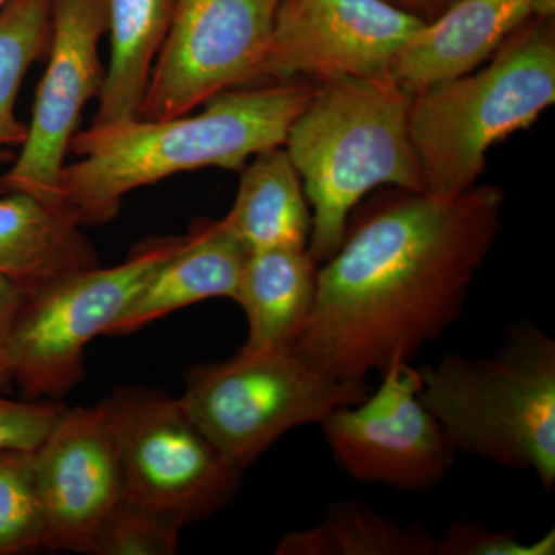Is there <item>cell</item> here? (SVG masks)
Returning a JSON list of instances; mask_svg holds the SVG:
<instances>
[{"instance_id": "44dd1931", "label": "cell", "mask_w": 555, "mask_h": 555, "mask_svg": "<svg viewBox=\"0 0 555 555\" xmlns=\"http://www.w3.org/2000/svg\"><path fill=\"white\" fill-rule=\"evenodd\" d=\"M53 0H10L0 10V160L24 144L16 101L28 69L50 42Z\"/></svg>"}, {"instance_id": "e0dca14e", "label": "cell", "mask_w": 555, "mask_h": 555, "mask_svg": "<svg viewBox=\"0 0 555 555\" xmlns=\"http://www.w3.org/2000/svg\"><path fill=\"white\" fill-rule=\"evenodd\" d=\"M317 278L318 264L308 248L248 254L233 297L248 327L240 352L294 347L312 313Z\"/></svg>"}, {"instance_id": "7a4b0ae2", "label": "cell", "mask_w": 555, "mask_h": 555, "mask_svg": "<svg viewBox=\"0 0 555 555\" xmlns=\"http://www.w3.org/2000/svg\"><path fill=\"white\" fill-rule=\"evenodd\" d=\"M315 91L317 82L309 80H276L222 91L198 115L79 131L69 150L80 159L62 170V207L80 225L104 224L133 190L181 171L241 170L258 153L283 147Z\"/></svg>"}, {"instance_id": "52a82bcc", "label": "cell", "mask_w": 555, "mask_h": 555, "mask_svg": "<svg viewBox=\"0 0 555 555\" xmlns=\"http://www.w3.org/2000/svg\"><path fill=\"white\" fill-rule=\"evenodd\" d=\"M184 236L145 241L122 264L82 270L25 297L11 335L7 372L22 396L61 400L83 378V350L120 313Z\"/></svg>"}, {"instance_id": "d6986e66", "label": "cell", "mask_w": 555, "mask_h": 555, "mask_svg": "<svg viewBox=\"0 0 555 555\" xmlns=\"http://www.w3.org/2000/svg\"><path fill=\"white\" fill-rule=\"evenodd\" d=\"M175 5L177 0H108L109 62L93 126H118L139 118Z\"/></svg>"}, {"instance_id": "6da1fadb", "label": "cell", "mask_w": 555, "mask_h": 555, "mask_svg": "<svg viewBox=\"0 0 555 555\" xmlns=\"http://www.w3.org/2000/svg\"><path fill=\"white\" fill-rule=\"evenodd\" d=\"M503 207L495 185L452 198L397 189L372 203L318 268L315 302L295 352L363 389L393 360H414L463 315L502 230Z\"/></svg>"}, {"instance_id": "ac0fdd59", "label": "cell", "mask_w": 555, "mask_h": 555, "mask_svg": "<svg viewBox=\"0 0 555 555\" xmlns=\"http://www.w3.org/2000/svg\"><path fill=\"white\" fill-rule=\"evenodd\" d=\"M235 203L219 219L248 251L308 248L312 214L286 150L273 147L243 167Z\"/></svg>"}, {"instance_id": "ba28073f", "label": "cell", "mask_w": 555, "mask_h": 555, "mask_svg": "<svg viewBox=\"0 0 555 555\" xmlns=\"http://www.w3.org/2000/svg\"><path fill=\"white\" fill-rule=\"evenodd\" d=\"M104 404L127 496L185 526L214 516L238 494L244 470L208 440L181 398L122 387Z\"/></svg>"}, {"instance_id": "5b68a950", "label": "cell", "mask_w": 555, "mask_h": 555, "mask_svg": "<svg viewBox=\"0 0 555 555\" xmlns=\"http://www.w3.org/2000/svg\"><path fill=\"white\" fill-rule=\"evenodd\" d=\"M554 101L555 16H534L483 68L415 94L409 131L426 193L452 198L476 188L489 150L531 127Z\"/></svg>"}, {"instance_id": "603a6c76", "label": "cell", "mask_w": 555, "mask_h": 555, "mask_svg": "<svg viewBox=\"0 0 555 555\" xmlns=\"http://www.w3.org/2000/svg\"><path fill=\"white\" fill-rule=\"evenodd\" d=\"M181 529L169 514L126 495L98 532L90 554H178Z\"/></svg>"}, {"instance_id": "9a60e30c", "label": "cell", "mask_w": 555, "mask_h": 555, "mask_svg": "<svg viewBox=\"0 0 555 555\" xmlns=\"http://www.w3.org/2000/svg\"><path fill=\"white\" fill-rule=\"evenodd\" d=\"M248 254L219 219H199L178 250L150 273L107 335L131 334L206 299H233Z\"/></svg>"}, {"instance_id": "5bb4252c", "label": "cell", "mask_w": 555, "mask_h": 555, "mask_svg": "<svg viewBox=\"0 0 555 555\" xmlns=\"http://www.w3.org/2000/svg\"><path fill=\"white\" fill-rule=\"evenodd\" d=\"M534 16H555V0H456L408 40L390 67V78L415 96L467 75Z\"/></svg>"}, {"instance_id": "2e32d148", "label": "cell", "mask_w": 555, "mask_h": 555, "mask_svg": "<svg viewBox=\"0 0 555 555\" xmlns=\"http://www.w3.org/2000/svg\"><path fill=\"white\" fill-rule=\"evenodd\" d=\"M0 198V275L30 295L98 268L96 250L62 206L27 193Z\"/></svg>"}, {"instance_id": "f1b7e54d", "label": "cell", "mask_w": 555, "mask_h": 555, "mask_svg": "<svg viewBox=\"0 0 555 555\" xmlns=\"http://www.w3.org/2000/svg\"><path fill=\"white\" fill-rule=\"evenodd\" d=\"M390 2L397 3V0H390Z\"/></svg>"}, {"instance_id": "7c38bea8", "label": "cell", "mask_w": 555, "mask_h": 555, "mask_svg": "<svg viewBox=\"0 0 555 555\" xmlns=\"http://www.w3.org/2000/svg\"><path fill=\"white\" fill-rule=\"evenodd\" d=\"M425 24L390 0H280L259 80L389 78Z\"/></svg>"}, {"instance_id": "484cf974", "label": "cell", "mask_w": 555, "mask_h": 555, "mask_svg": "<svg viewBox=\"0 0 555 555\" xmlns=\"http://www.w3.org/2000/svg\"><path fill=\"white\" fill-rule=\"evenodd\" d=\"M25 297L27 294L17 284H14L9 278L0 275V387L10 383L7 357H9L14 324H16Z\"/></svg>"}, {"instance_id": "9c48e42d", "label": "cell", "mask_w": 555, "mask_h": 555, "mask_svg": "<svg viewBox=\"0 0 555 555\" xmlns=\"http://www.w3.org/2000/svg\"><path fill=\"white\" fill-rule=\"evenodd\" d=\"M280 0H177L139 118L166 120L261 78Z\"/></svg>"}, {"instance_id": "30bf717a", "label": "cell", "mask_w": 555, "mask_h": 555, "mask_svg": "<svg viewBox=\"0 0 555 555\" xmlns=\"http://www.w3.org/2000/svg\"><path fill=\"white\" fill-rule=\"evenodd\" d=\"M420 371L393 360L375 392L321 423L339 469L360 483L427 492L443 483L456 449L420 400Z\"/></svg>"}, {"instance_id": "4316f807", "label": "cell", "mask_w": 555, "mask_h": 555, "mask_svg": "<svg viewBox=\"0 0 555 555\" xmlns=\"http://www.w3.org/2000/svg\"><path fill=\"white\" fill-rule=\"evenodd\" d=\"M456 0H397V5L425 22L437 20Z\"/></svg>"}, {"instance_id": "83f0119b", "label": "cell", "mask_w": 555, "mask_h": 555, "mask_svg": "<svg viewBox=\"0 0 555 555\" xmlns=\"http://www.w3.org/2000/svg\"><path fill=\"white\" fill-rule=\"evenodd\" d=\"M9 2H10V0H0V10H2L3 7H5L7 3H9Z\"/></svg>"}, {"instance_id": "277c9868", "label": "cell", "mask_w": 555, "mask_h": 555, "mask_svg": "<svg viewBox=\"0 0 555 555\" xmlns=\"http://www.w3.org/2000/svg\"><path fill=\"white\" fill-rule=\"evenodd\" d=\"M420 371V400L456 452L555 486V341L532 321L489 357L448 353Z\"/></svg>"}, {"instance_id": "7402d4cb", "label": "cell", "mask_w": 555, "mask_h": 555, "mask_svg": "<svg viewBox=\"0 0 555 555\" xmlns=\"http://www.w3.org/2000/svg\"><path fill=\"white\" fill-rule=\"evenodd\" d=\"M46 543L33 452H0V555L40 550Z\"/></svg>"}, {"instance_id": "8992f818", "label": "cell", "mask_w": 555, "mask_h": 555, "mask_svg": "<svg viewBox=\"0 0 555 555\" xmlns=\"http://www.w3.org/2000/svg\"><path fill=\"white\" fill-rule=\"evenodd\" d=\"M369 392L321 374L288 347L238 350L222 363L192 369L179 398L218 451L246 470L288 430L321 425Z\"/></svg>"}, {"instance_id": "4fadbf2b", "label": "cell", "mask_w": 555, "mask_h": 555, "mask_svg": "<svg viewBox=\"0 0 555 555\" xmlns=\"http://www.w3.org/2000/svg\"><path fill=\"white\" fill-rule=\"evenodd\" d=\"M33 470L46 517V550L90 554L98 532L126 496L104 401L67 408L33 452Z\"/></svg>"}, {"instance_id": "cb8c5ba5", "label": "cell", "mask_w": 555, "mask_h": 555, "mask_svg": "<svg viewBox=\"0 0 555 555\" xmlns=\"http://www.w3.org/2000/svg\"><path fill=\"white\" fill-rule=\"evenodd\" d=\"M555 531L537 542H524L513 532L492 531L478 521H452L436 537V555H554Z\"/></svg>"}, {"instance_id": "3957f363", "label": "cell", "mask_w": 555, "mask_h": 555, "mask_svg": "<svg viewBox=\"0 0 555 555\" xmlns=\"http://www.w3.org/2000/svg\"><path fill=\"white\" fill-rule=\"evenodd\" d=\"M412 100L390 76L327 80L292 124L283 147L312 207L317 264L341 246L350 214L372 190L426 192L409 131Z\"/></svg>"}, {"instance_id": "d4e9b609", "label": "cell", "mask_w": 555, "mask_h": 555, "mask_svg": "<svg viewBox=\"0 0 555 555\" xmlns=\"http://www.w3.org/2000/svg\"><path fill=\"white\" fill-rule=\"evenodd\" d=\"M67 406L56 400L16 401L0 396V452H35Z\"/></svg>"}, {"instance_id": "ffe728a7", "label": "cell", "mask_w": 555, "mask_h": 555, "mask_svg": "<svg viewBox=\"0 0 555 555\" xmlns=\"http://www.w3.org/2000/svg\"><path fill=\"white\" fill-rule=\"evenodd\" d=\"M278 555H436V535L357 500L328 505L317 525L284 535Z\"/></svg>"}, {"instance_id": "8fae6325", "label": "cell", "mask_w": 555, "mask_h": 555, "mask_svg": "<svg viewBox=\"0 0 555 555\" xmlns=\"http://www.w3.org/2000/svg\"><path fill=\"white\" fill-rule=\"evenodd\" d=\"M108 0H53L50 60L36 91L21 153L0 175V195L27 193L61 204V178L87 102L100 98L105 69L101 36L107 31Z\"/></svg>"}]
</instances>
